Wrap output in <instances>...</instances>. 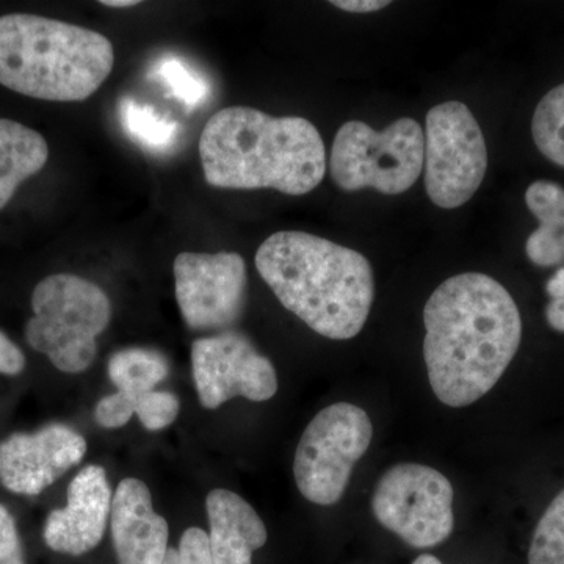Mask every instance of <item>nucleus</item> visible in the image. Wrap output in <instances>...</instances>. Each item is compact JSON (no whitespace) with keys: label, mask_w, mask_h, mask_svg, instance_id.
I'll return each mask as SVG.
<instances>
[{"label":"nucleus","mask_w":564,"mask_h":564,"mask_svg":"<svg viewBox=\"0 0 564 564\" xmlns=\"http://www.w3.org/2000/svg\"><path fill=\"white\" fill-rule=\"evenodd\" d=\"M426 372L434 395L469 406L491 391L513 361L522 321L510 292L485 273L448 278L423 307Z\"/></svg>","instance_id":"nucleus-1"},{"label":"nucleus","mask_w":564,"mask_h":564,"mask_svg":"<svg viewBox=\"0 0 564 564\" xmlns=\"http://www.w3.org/2000/svg\"><path fill=\"white\" fill-rule=\"evenodd\" d=\"M256 269L285 310L333 340L358 336L375 300L361 252L302 231L274 232L256 252Z\"/></svg>","instance_id":"nucleus-2"},{"label":"nucleus","mask_w":564,"mask_h":564,"mask_svg":"<svg viewBox=\"0 0 564 564\" xmlns=\"http://www.w3.org/2000/svg\"><path fill=\"white\" fill-rule=\"evenodd\" d=\"M199 155L207 184L232 191L274 188L302 196L326 173L325 143L313 122L251 107L217 111L203 129Z\"/></svg>","instance_id":"nucleus-3"},{"label":"nucleus","mask_w":564,"mask_h":564,"mask_svg":"<svg viewBox=\"0 0 564 564\" xmlns=\"http://www.w3.org/2000/svg\"><path fill=\"white\" fill-rule=\"evenodd\" d=\"M115 65L102 33L35 17H0V85L29 98L80 102L101 88Z\"/></svg>","instance_id":"nucleus-4"},{"label":"nucleus","mask_w":564,"mask_h":564,"mask_svg":"<svg viewBox=\"0 0 564 564\" xmlns=\"http://www.w3.org/2000/svg\"><path fill=\"white\" fill-rule=\"evenodd\" d=\"M32 311L25 340L33 350L46 355L61 372L90 369L98 352V337L111 318L106 292L76 274H51L36 284Z\"/></svg>","instance_id":"nucleus-5"},{"label":"nucleus","mask_w":564,"mask_h":564,"mask_svg":"<svg viewBox=\"0 0 564 564\" xmlns=\"http://www.w3.org/2000/svg\"><path fill=\"white\" fill-rule=\"evenodd\" d=\"M425 135L413 118H400L378 132L364 121H348L333 141L329 173L345 192L375 188L402 195L421 177Z\"/></svg>","instance_id":"nucleus-6"},{"label":"nucleus","mask_w":564,"mask_h":564,"mask_svg":"<svg viewBox=\"0 0 564 564\" xmlns=\"http://www.w3.org/2000/svg\"><path fill=\"white\" fill-rule=\"evenodd\" d=\"M373 425L362 408L334 403L315 415L296 447L293 475L310 502L329 507L343 499L352 467L369 451Z\"/></svg>","instance_id":"nucleus-7"},{"label":"nucleus","mask_w":564,"mask_h":564,"mask_svg":"<svg viewBox=\"0 0 564 564\" xmlns=\"http://www.w3.org/2000/svg\"><path fill=\"white\" fill-rule=\"evenodd\" d=\"M423 135L426 195L441 209L464 206L488 170V148L477 118L466 104H437L426 115Z\"/></svg>","instance_id":"nucleus-8"},{"label":"nucleus","mask_w":564,"mask_h":564,"mask_svg":"<svg viewBox=\"0 0 564 564\" xmlns=\"http://www.w3.org/2000/svg\"><path fill=\"white\" fill-rule=\"evenodd\" d=\"M372 511L411 547H436L454 532V486L433 467L395 464L375 486Z\"/></svg>","instance_id":"nucleus-9"},{"label":"nucleus","mask_w":564,"mask_h":564,"mask_svg":"<svg viewBox=\"0 0 564 564\" xmlns=\"http://www.w3.org/2000/svg\"><path fill=\"white\" fill-rule=\"evenodd\" d=\"M174 292L193 332H223L239 322L247 302V263L237 252H181L173 263Z\"/></svg>","instance_id":"nucleus-10"},{"label":"nucleus","mask_w":564,"mask_h":564,"mask_svg":"<svg viewBox=\"0 0 564 564\" xmlns=\"http://www.w3.org/2000/svg\"><path fill=\"white\" fill-rule=\"evenodd\" d=\"M192 370L199 402L207 410H217L236 397L267 402L278 392L272 361L240 333L225 332L195 340Z\"/></svg>","instance_id":"nucleus-11"},{"label":"nucleus","mask_w":564,"mask_h":564,"mask_svg":"<svg viewBox=\"0 0 564 564\" xmlns=\"http://www.w3.org/2000/svg\"><path fill=\"white\" fill-rule=\"evenodd\" d=\"M87 454V441L65 423L14 433L0 443V484L21 496H39Z\"/></svg>","instance_id":"nucleus-12"},{"label":"nucleus","mask_w":564,"mask_h":564,"mask_svg":"<svg viewBox=\"0 0 564 564\" xmlns=\"http://www.w3.org/2000/svg\"><path fill=\"white\" fill-rule=\"evenodd\" d=\"M109 478L101 466L84 467L68 488V503L52 511L44 525L47 547L58 554H88L101 543L111 513Z\"/></svg>","instance_id":"nucleus-13"},{"label":"nucleus","mask_w":564,"mask_h":564,"mask_svg":"<svg viewBox=\"0 0 564 564\" xmlns=\"http://www.w3.org/2000/svg\"><path fill=\"white\" fill-rule=\"evenodd\" d=\"M110 518L118 564H163L169 552V522L155 513L143 481L124 478L118 485Z\"/></svg>","instance_id":"nucleus-14"},{"label":"nucleus","mask_w":564,"mask_h":564,"mask_svg":"<svg viewBox=\"0 0 564 564\" xmlns=\"http://www.w3.org/2000/svg\"><path fill=\"white\" fill-rule=\"evenodd\" d=\"M212 564H252L267 543L265 524L239 494L214 489L206 499Z\"/></svg>","instance_id":"nucleus-15"},{"label":"nucleus","mask_w":564,"mask_h":564,"mask_svg":"<svg viewBox=\"0 0 564 564\" xmlns=\"http://www.w3.org/2000/svg\"><path fill=\"white\" fill-rule=\"evenodd\" d=\"M50 159V147L40 132L21 122L0 118V210L22 182L35 176Z\"/></svg>","instance_id":"nucleus-16"},{"label":"nucleus","mask_w":564,"mask_h":564,"mask_svg":"<svg viewBox=\"0 0 564 564\" xmlns=\"http://www.w3.org/2000/svg\"><path fill=\"white\" fill-rule=\"evenodd\" d=\"M525 203L540 228L527 239L525 252L538 267L564 265V188L536 181L527 188Z\"/></svg>","instance_id":"nucleus-17"},{"label":"nucleus","mask_w":564,"mask_h":564,"mask_svg":"<svg viewBox=\"0 0 564 564\" xmlns=\"http://www.w3.org/2000/svg\"><path fill=\"white\" fill-rule=\"evenodd\" d=\"M170 375L169 359L150 348H124L109 359V378L118 391L140 399Z\"/></svg>","instance_id":"nucleus-18"},{"label":"nucleus","mask_w":564,"mask_h":564,"mask_svg":"<svg viewBox=\"0 0 564 564\" xmlns=\"http://www.w3.org/2000/svg\"><path fill=\"white\" fill-rule=\"evenodd\" d=\"M120 118L129 139L147 151L165 154L180 141L181 128L176 121L161 117L152 107L135 99H121Z\"/></svg>","instance_id":"nucleus-19"},{"label":"nucleus","mask_w":564,"mask_h":564,"mask_svg":"<svg viewBox=\"0 0 564 564\" xmlns=\"http://www.w3.org/2000/svg\"><path fill=\"white\" fill-rule=\"evenodd\" d=\"M532 135L541 154L564 169V84L549 91L538 104Z\"/></svg>","instance_id":"nucleus-20"},{"label":"nucleus","mask_w":564,"mask_h":564,"mask_svg":"<svg viewBox=\"0 0 564 564\" xmlns=\"http://www.w3.org/2000/svg\"><path fill=\"white\" fill-rule=\"evenodd\" d=\"M151 77L161 82L170 95L188 110L198 109L210 96L209 82L176 57L161 58L152 68Z\"/></svg>","instance_id":"nucleus-21"},{"label":"nucleus","mask_w":564,"mask_h":564,"mask_svg":"<svg viewBox=\"0 0 564 564\" xmlns=\"http://www.w3.org/2000/svg\"><path fill=\"white\" fill-rule=\"evenodd\" d=\"M529 564H564V489L534 529Z\"/></svg>","instance_id":"nucleus-22"},{"label":"nucleus","mask_w":564,"mask_h":564,"mask_svg":"<svg viewBox=\"0 0 564 564\" xmlns=\"http://www.w3.org/2000/svg\"><path fill=\"white\" fill-rule=\"evenodd\" d=\"M181 404L172 392L151 391L141 395L135 403V414L144 429L161 432L172 425L180 415Z\"/></svg>","instance_id":"nucleus-23"},{"label":"nucleus","mask_w":564,"mask_h":564,"mask_svg":"<svg viewBox=\"0 0 564 564\" xmlns=\"http://www.w3.org/2000/svg\"><path fill=\"white\" fill-rule=\"evenodd\" d=\"M163 564H212L209 534L198 527L185 530L180 545L169 547Z\"/></svg>","instance_id":"nucleus-24"},{"label":"nucleus","mask_w":564,"mask_h":564,"mask_svg":"<svg viewBox=\"0 0 564 564\" xmlns=\"http://www.w3.org/2000/svg\"><path fill=\"white\" fill-rule=\"evenodd\" d=\"M139 399L117 391L111 395L104 397L96 404L95 417L96 422L102 426V429H121L126 423L131 421L133 414H135V403Z\"/></svg>","instance_id":"nucleus-25"},{"label":"nucleus","mask_w":564,"mask_h":564,"mask_svg":"<svg viewBox=\"0 0 564 564\" xmlns=\"http://www.w3.org/2000/svg\"><path fill=\"white\" fill-rule=\"evenodd\" d=\"M0 564H25L17 522L0 503Z\"/></svg>","instance_id":"nucleus-26"},{"label":"nucleus","mask_w":564,"mask_h":564,"mask_svg":"<svg viewBox=\"0 0 564 564\" xmlns=\"http://www.w3.org/2000/svg\"><path fill=\"white\" fill-rule=\"evenodd\" d=\"M545 292L551 299L545 307L549 326L555 332L564 333V267L549 280Z\"/></svg>","instance_id":"nucleus-27"},{"label":"nucleus","mask_w":564,"mask_h":564,"mask_svg":"<svg viewBox=\"0 0 564 564\" xmlns=\"http://www.w3.org/2000/svg\"><path fill=\"white\" fill-rule=\"evenodd\" d=\"M25 369V356L17 344L0 332V373L17 377Z\"/></svg>","instance_id":"nucleus-28"},{"label":"nucleus","mask_w":564,"mask_h":564,"mask_svg":"<svg viewBox=\"0 0 564 564\" xmlns=\"http://www.w3.org/2000/svg\"><path fill=\"white\" fill-rule=\"evenodd\" d=\"M332 6L348 11V13L364 14L383 10L391 6V2H388V0H334Z\"/></svg>","instance_id":"nucleus-29"},{"label":"nucleus","mask_w":564,"mask_h":564,"mask_svg":"<svg viewBox=\"0 0 564 564\" xmlns=\"http://www.w3.org/2000/svg\"><path fill=\"white\" fill-rule=\"evenodd\" d=\"M139 3V0H102L101 6L111 7V9H129Z\"/></svg>","instance_id":"nucleus-30"},{"label":"nucleus","mask_w":564,"mask_h":564,"mask_svg":"<svg viewBox=\"0 0 564 564\" xmlns=\"http://www.w3.org/2000/svg\"><path fill=\"white\" fill-rule=\"evenodd\" d=\"M413 564H443L440 558L434 555L423 554L414 560Z\"/></svg>","instance_id":"nucleus-31"}]
</instances>
